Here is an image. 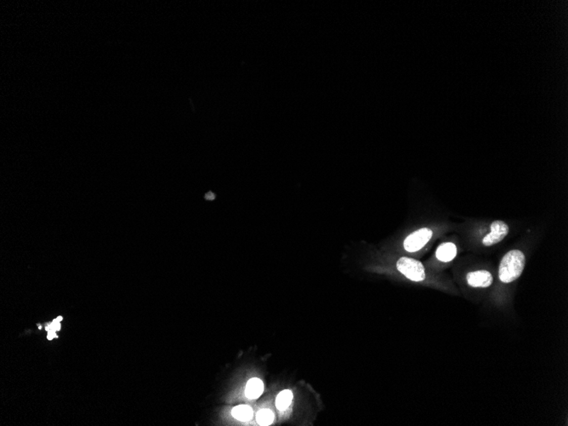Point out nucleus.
<instances>
[{"instance_id":"423d86ee","label":"nucleus","mask_w":568,"mask_h":426,"mask_svg":"<svg viewBox=\"0 0 568 426\" xmlns=\"http://www.w3.org/2000/svg\"><path fill=\"white\" fill-rule=\"evenodd\" d=\"M456 255V246L453 242H444L438 247L435 252L436 258L443 262H449L453 261Z\"/></svg>"},{"instance_id":"7ed1b4c3","label":"nucleus","mask_w":568,"mask_h":426,"mask_svg":"<svg viewBox=\"0 0 568 426\" xmlns=\"http://www.w3.org/2000/svg\"><path fill=\"white\" fill-rule=\"evenodd\" d=\"M432 231L426 227L411 233L403 242L405 250L410 253L420 250L432 237Z\"/></svg>"},{"instance_id":"20e7f679","label":"nucleus","mask_w":568,"mask_h":426,"mask_svg":"<svg viewBox=\"0 0 568 426\" xmlns=\"http://www.w3.org/2000/svg\"><path fill=\"white\" fill-rule=\"evenodd\" d=\"M509 226L502 221H495L492 223L491 232L486 235L483 239V245L489 247L501 242L509 234Z\"/></svg>"},{"instance_id":"6e6552de","label":"nucleus","mask_w":568,"mask_h":426,"mask_svg":"<svg viewBox=\"0 0 568 426\" xmlns=\"http://www.w3.org/2000/svg\"><path fill=\"white\" fill-rule=\"evenodd\" d=\"M232 415L240 421L250 420L253 417V409L247 405H240L232 409Z\"/></svg>"},{"instance_id":"9b49d317","label":"nucleus","mask_w":568,"mask_h":426,"mask_svg":"<svg viewBox=\"0 0 568 426\" xmlns=\"http://www.w3.org/2000/svg\"><path fill=\"white\" fill-rule=\"evenodd\" d=\"M62 319H63V318H62V317H57V318H56V320H54L53 322H51V323H49L48 325L46 326V331H48V332L49 331H54V332H56V331L60 330V328H61V324H60V322H61V321H62Z\"/></svg>"},{"instance_id":"9d476101","label":"nucleus","mask_w":568,"mask_h":426,"mask_svg":"<svg viewBox=\"0 0 568 426\" xmlns=\"http://www.w3.org/2000/svg\"><path fill=\"white\" fill-rule=\"evenodd\" d=\"M257 422L260 425H269L273 422L274 415L272 411L269 409H262L257 413Z\"/></svg>"},{"instance_id":"f03ea898","label":"nucleus","mask_w":568,"mask_h":426,"mask_svg":"<svg viewBox=\"0 0 568 426\" xmlns=\"http://www.w3.org/2000/svg\"><path fill=\"white\" fill-rule=\"evenodd\" d=\"M397 268L411 281L422 282L425 278V271L423 264L414 259L402 257L397 262Z\"/></svg>"},{"instance_id":"f8f14e48","label":"nucleus","mask_w":568,"mask_h":426,"mask_svg":"<svg viewBox=\"0 0 568 426\" xmlns=\"http://www.w3.org/2000/svg\"><path fill=\"white\" fill-rule=\"evenodd\" d=\"M57 337H58V336L56 335V332H54V331H49L48 336H47V338H48L49 340H51V339L57 338Z\"/></svg>"},{"instance_id":"0eeeda50","label":"nucleus","mask_w":568,"mask_h":426,"mask_svg":"<svg viewBox=\"0 0 568 426\" xmlns=\"http://www.w3.org/2000/svg\"><path fill=\"white\" fill-rule=\"evenodd\" d=\"M264 391V384L259 378H251L246 387V397L248 399H256L260 397Z\"/></svg>"},{"instance_id":"f257e3e1","label":"nucleus","mask_w":568,"mask_h":426,"mask_svg":"<svg viewBox=\"0 0 568 426\" xmlns=\"http://www.w3.org/2000/svg\"><path fill=\"white\" fill-rule=\"evenodd\" d=\"M525 254L521 251H510L502 259L499 265V279L504 283H510L520 277L525 267Z\"/></svg>"},{"instance_id":"1a4fd4ad","label":"nucleus","mask_w":568,"mask_h":426,"mask_svg":"<svg viewBox=\"0 0 568 426\" xmlns=\"http://www.w3.org/2000/svg\"><path fill=\"white\" fill-rule=\"evenodd\" d=\"M293 400V393L289 390H284L281 392L276 399V406L279 410H285L289 407Z\"/></svg>"},{"instance_id":"39448f33","label":"nucleus","mask_w":568,"mask_h":426,"mask_svg":"<svg viewBox=\"0 0 568 426\" xmlns=\"http://www.w3.org/2000/svg\"><path fill=\"white\" fill-rule=\"evenodd\" d=\"M466 279L468 284L473 288H488L494 282L493 275L485 270L469 272Z\"/></svg>"}]
</instances>
